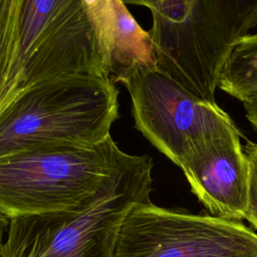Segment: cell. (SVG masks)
Listing matches in <instances>:
<instances>
[{
	"label": "cell",
	"instance_id": "cell-9",
	"mask_svg": "<svg viewBox=\"0 0 257 257\" xmlns=\"http://www.w3.org/2000/svg\"><path fill=\"white\" fill-rule=\"evenodd\" d=\"M114 31L109 58L108 78L120 82L139 68L158 67L152 36L130 13L121 0H112Z\"/></svg>",
	"mask_w": 257,
	"mask_h": 257
},
{
	"label": "cell",
	"instance_id": "cell-7",
	"mask_svg": "<svg viewBox=\"0 0 257 257\" xmlns=\"http://www.w3.org/2000/svg\"><path fill=\"white\" fill-rule=\"evenodd\" d=\"M120 83L136 128L178 167L198 146L238 128L217 102L198 97L159 67L139 68Z\"/></svg>",
	"mask_w": 257,
	"mask_h": 257
},
{
	"label": "cell",
	"instance_id": "cell-13",
	"mask_svg": "<svg viewBox=\"0 0 257 257\" xmlns=\"http://www.w3.org/2000/svg\"><path fill=\"white\" fill-rule=\"evenodd\" d=\"M243 148L249 165V191L245 220L257 230V143L247 142Z\"/></svg>",
	"mask_w": 257,
	"mask_h": 257
},
{
	"label": "cell",
	"instance_id": "cell-14",
	"mask_svg": "<svg viewBox=\"0 0 257 257\" xmlns=\"http://www.w3.org/2000/svg\"><path fill=\"white\" fill-rule=\"evenodd\" d=\"M164 0H121V2L125 4H133V5H139V6H145L148 7L150 10L155 8L157 5H159Z\"/></svg>",
	"mask_w": 257,
	"mask_h": 257
},
{
	"label": "cell",
	"instance_id": "cell-15",
	"mask_svg": "<svg viewBox=\"0 0 257 257\" xmlns=\"http://www.w3.org/2000/svg\"><path fill=\"white\" fill-rule=\"evenodd\" d=\"M9 223H10V218L8 217V215L6 213H4L0 209V249L4 243L3 236H4V233L8 230Z\"/></svg>",
	"mask_w": 257,
	"mask_h": 257
},
{
	"label": "cell",
	"instance_id": "cell-2",
	"mask_svg": "<svg viewBox=\"0 0 257 257\" xmlns=\"http://www.w3.org/2000/svg\"><path fill=\"white\" fill-rule=\"evenodd\" d=\"M157 65L198 97L216 103L234 44L257 27V0H164L151 9Z\"/></svg>",
	"mask_w": 257,
	"mask_h": 257
},
{
	"label": "cell",
	"instance_id": "cell-4",
	"mask_svg": "<svg viewBox=\"0 0 257 257\" xmlns=\"http://www.w3.org/2000/svg\"><path fill=\"white\" fill-rule=\"evenodd\" d=\"M106 76L82 0H18L15 41L0 110L25 89L58 77Z\"/></svg>",
	"mask_w": 257,
	"mask_h": 257
},
{
	"label": "cell",
	"instance_id": "cell-8",
	"mask_svg": "<svg viewBox=\"0 0 257 257\" xmlns=\"http://www.w3.org/2000/svg\"><path fill=\"white\" fill-rule=\"evenodd\" d=\"M238 128L220 135L194 149L179 167L209 214L229 220H245L249 165Z\"/></svg>",
	"mask_w": 257,
	"mask_h": 257
},
{
	"label": "cell",
	"instance_id": "cell-3",
	"mask_svg": "<svg viewBox=\"0 0 257 257\" xmlns=\"http://www.w3.org/2000/svg\"><path fill=\"white\" fill-rule=\"evenodd\" d=\"M118 91L106 76L40 82L0 110V159L45 146H92L110 137Z\"/></svg>",
	"mask_w": 257,
	"mask_h": 257
},
{
	"label": "cell",
	"instance_id": "cell-10",
	"mask_svg": "<svg viewBox=\"0 0 257 257\" xmlns=\"http://www.w3.org/2000/svg\"><path fill=\"white\" fill-rule=\"evenodd\" d=\"M218 87L241 102L257 93V33L247 34L234 44Z\"/></svg>",
	"mask_w": 257,
	"mask_h": 257
},
{
	"label": "cell",
	"instance_id": "cell-12",
	"mask_svg": "<svg viewBox=\"0 0 257 257\" xmlns=\"http://www.w3.org/2000/svg\"><path fill=\"white\" fill-rule=\"evenodd\" d=\"M18 0H0V99L8 78L15 41Z\"/></svg>",
	"mask_w": 257,
	"mask_h": 257
},
{
	"label": "cell",
	"instance_id": "cell-5",
	"mask_svg": "<svg viewBox=\"0 0 257 257\" xmlns=\"http://www.w3.org/2000/svg\"><path fill=\"white\" fill-rule=\"evenodd\" d=\"M126 156L108 137L92 146H45L1 158L0 209L11 219L77 208Z\"/></svg>",
	"mask_w": 257,
	"mask_h": 257
},
{
	"label": "cell",
	"instance_id": "cell-11",
	"mask_svg": "<svg viewBox=\"0 0 257 257\" xmlns=\"http://www.w3.org/2000/svg\"><path fill=\"white\" fill-rule=\"evenodd\" d=\"M94 25L102 54L106 75H109V58L114 31L112 0H82Z\"/></svg>",
	"mask_w": 257,
	"mask_h": 257
},
{
	"label": "cell",
	"instance_id": "cell-1",
	"mask_svg": "<svg viewBox=\"0 0 257 257\" xmlns=\"http://www.w3.org/2000/svg\"><path fill=\"white\" fill-rule=\"evenodd\" d=\"M151 157L128 155L81 206L10 219L0 257H114L120 223L136 203L150 202Z\"/></svg>",
	"mask_w": 257,
	"mask_h": 257
},
{
	"label": "cell",
	"instance_id": "cell-6",
	"mask_svg": "<svg viewBox=\"0 0 257 257\" xmlns=\"http://www.w3.org/2000/svg\"><path fill=\"white\" fill-rule=\"evenodd\" d=\"M114 257H257V233L242 221L136 203L120 223Z\"/></svg>",
	"mask_w": 257,
	"mask_h": 257
}]
</instances>
